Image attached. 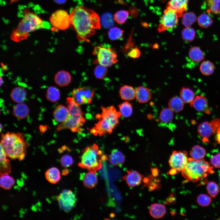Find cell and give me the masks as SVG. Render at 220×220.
Returning a JSON list of instances; mask_svg holds the SVG:
<instances>
[{
    "label": "cell",
    "mask_w": 220,
    "mask_h": 220,
    "mask_svg": "<svg viewBox=\"0 0 220 220\" xmlns=\"http://www.w3.org/2000/svg\"><path fill=\"white\" fill-rule=\"evenodd\" d=\"M71 24L75 30L78 39L89 42V38L101 28L100 19L92 9L82 6L76 7L69 14Z\"/></svg>",
    "instance_id": "6da1fadb"
},
{
    "label": "cell",
    "mask_w": 220,
    "mask_h": 220,
    "mask_svg": "<svg viewBox=\"0 0 220 220\" xmlns=\"http://www.w3.org/2000/svg\"><path fill=\"white\" fill-rule=\"evenodd\" d=\"M24 10L23 17L10 36V39L15 42L27 39L31 32L50 27L49 24L44 22L35 13L27 9Z\"/></svg>",
    "instance_id": "7a4b0ae2"
},
{
    "label": "cell",
    "mask_w": 220,
    "mask_h": 220,
    "mask_svg": "<svg viewBox=\"0 0 220 220\" xmlns=\"http://www.w3.org/2000/svg\"><path fill=\"white\" fill-rule=\"evenodd\" d=\"M0 142L7 157L20 161L24 158L28 145L23 133L8 132L2 134Z\"/></svg>",
    "instance_id": "3957f363"
},
{
    "label": "cell",
    "mask_w": 220,
    "mask_h": 220,
    "mask_svg": "<svg viewBox=\"0 0 220 220\" xmlns=\"http://www.w3.org/2000/svg\"><path fill=\"white\" fill-rule=\"evenodd\" d=\"M101 108V113L96 115L98 121L90 129V133L96 136L111 134L118 124L121 115L120 112L117 111L113 106Z\"/></svg>",
    "instance_id": "277c9868"
},
{
    "label": "cell",
    "mask_w": 220,
    "mask_h": 220,
    "mask_svg": "<svg viewBox=\"0 0 220 220\" xmlns=\"http://www.w3.org/2000/svg\"><path fill=\"white\" fill-rule=\"evenodd\" d=\"M213 167L203 159L197 160L190 157L185 168L181 171L185 178L193 182H197L205 178L210 174L214 172Z\"/></svg>",
    "instance_id": "5b68a950"
},
{
    "label": "cell",
    "mask_w": 220,
    "mask_h": 220,
    "mask_svg": "<svg viewBox=\"0 0 220 220\" xmlns=\"http://www.w3.org/2000/svg\"><path fill=\"white\" fill-rule=\"evenodd\" d=\"M108 159L103 154L96 144L86 147L82 151L81 162L78 164L80 167L87 169L90 172L94 173L102 167V162Z\"/></svg>",
    "instance_id": "8992f818"
},
{
    "label": "cell",
    "mask_w": 220,
    "mask_h": 220,
    "mask_svg": "<svg viewBox=\"0 0 220 220\" xmlns=\"http://www.w3.org/2000/svg\"><path fill=\"white\" fill-rule=\"evenodd\" d=\"M93 54L96 55L95 63L105 67H110L118 61L116 51L111 47L105 46H95Z\"/></svg>",
    "instance_id": "52a82bcc"
},
{
    "label": "cell",
    "mask_w": 220,
    "mask_h": 220,
    "mask_svg": "<svg viewBox=\"0 0 220 220\" xmlns=\"http://www.w3.org/2000/svg\"><path fill=\"white\" fill-rule=\"evenodd\" d=\"M52 30L55 31L64 30L71 24L69 14L65 10H58L53 13L50 18Z\"/></svg>",
    "instance_id": "ba28073f"
},
{
    "label": "cell",
    "mask_w": 220,
    "mask_h": 220,
    "mask_svg": "<svg viewBox=\"0 0 220 220\" xmlns=\"http://www.w3.org/2000/svg\"><path fill=\"white\" fill-rule=\"evenodd\" d=\"M178 17L177 13L167 6L160 19L158 31L160 32L176 27L178 24Z\"/></svg>",
    "instance_id": "9c48e42d"
},
{
    "label": "cell",
    "mask_w": 220,
    "mask_h": 220,
    "mask_svg": "<svg viewBox=\"0 0 220 220\" xmlns=\"http://www.w3.org/2000/svg\"><path fill=\"white\" fill-rule=\"evenodd\" d=\"M60 207L64 211L68 212L75 205L76 196L74 193L69 189L64 190L56 197Z\"/></svg>",
    "instance_id": "30bf717a"
},
{
    "label": "cell",
    "mask_w": 220,
    "mask_h": 220,
    "mask_svg": "<svg viewBox=\"0 0 220 220\" xmlns=\"http://www.w3.org/2000/svg\"><path fill=\"white\" fill-rule=\"evenodd\" d=\"M86 120L83 116H77L69 115L64 122L59 124L56 128L58 131L68 129L72 132L81 131V127L85 123Z\"/></svg>",
    "instance_id": "8fae6325"
},
{
    "label": "cell",
    "mask_w": 220,
    "mask_h": 220,
    "mask_svg": "<svg viewBox=\"0 0 220 220\" xmlns=\"http://www.w3.org/2000/svg\"><path fill=\"white\" fill-rule=\"evenodd\" d=\"M94 89L89 87H83L74 89L72 92V98L80 105L89 104L92 102L94 95Z\"/></svg>",
    "instance_id": "7c38bea8"
},
{
    "label": "cell",
    "mask_w": 220,
    "mask_h": 220,
    "mask_svg": "<svg viewBox=\"0 0 220 220\" xmlns=\"http://www.w3.org/2000/svg\"><path fill=\"white\" fill-rule=\"evenodd\" d=\"M187 153L185 151H174L170 155L169 160L170 167L178 172L181 171L188 162Z\"/></svg>",
    "instance_id": "4fadbf2b"
},
{
    "label": "cell",
    "mask_w": 220,
    "mask_h": 220,
    "mask_svg": "<svg viewBox=\"0 0 220 220\" xmlns=\"http://www.w3.org/2000/svg\"><path fill=\"white\" fill-rule=\"evenodd\" d=\"M127 172L123 180L125 181L129 187H134L141 183L143 175L135 170H127Z\"/></svg>",
    "instance_id": "5bb4252c"
},
{
    "label": "cell",
    "mask_w": 220,
    "mask_h": 220,
    "mask_svg": "<svg viewBox=\"0 0 220 220\" xmlns=\"http://www.w3.org/2000/svg\"><path fill=\"white\" fill-rule=\"evenodd\" d=\"M190 104L191 107L197 111L203 112L208 114L210 113L206 98L204 96H196Z\"/></svg>",
    "instance_id": "9a60e30c"
},
{
    "label": "cell",
    "mask_w": 220,
    "mask_h": 220,
    "mask_svg": "<svg viewBox=\"0 0 220 220\" xmlns=\"http://www.w3.org/2000/svg\"><path fill=\"white\" fill-rule=\"evenodd\" d=\"M189 0H170L167 6L174 10L179 17L187 9Z\"/></svg>",
    "instance_id": "2e32d148"
},
{
    "label": "cell",
    "mask_w": 220,
    "mask_h": 220,
    "mask_svg": "<svg viewBox=\"0 0 220 220\" xmlns=\"http://www.w3.org/2000/svg\"><path fill=\"white\" fill-rule=\"evenodd\" d=\"M80 178L83 185L86 188L92 189L94 187L98 182L97 175L95 173L89 171L85 173L81 174Z\"/></svg>",
    "instance_id": "e0dca14e"
},
{
    "label": "cell",
    "mask_w": 220,
    "mask_h": 220,
    "mask_svg": "<svg viewBox=\"0 0 220 220\" xmlns=\"http://www.w3.org/2000/svg\"><path fill=\"white\" fill-rule=\"evenodd\" d=\"M7 157L0 141V175L9 174L11 171L10 160Z\"/></svg>",
    "instance_id": "ac0fdd59"
},
{
    "label": "cell",
    "mask_w": 220,
    "mask_h": 220,
    "mask_svg": "<svg viewBox=\"0 0 220 220\" xmlns=\"http://www.w3.org/2000/svg\"><path fill=\"white\" fill-rule=\"evenodd\" d=\"M151 92L147 87L139 86L136 90L135 98L139 103H147L151 99Z\"/></svg>",
    "instance_id": "d6986e66"
},
{
    "label": "cell",
    "mask_w": 220,
    "mask_h": 220,
    "mask_svg": "<svg viewBox=\"0 0 220 220\" xmlns=\"http://www.w3.org/2000/svg\"><path fill=\"white\" fill-rule=\"evenodd\" d=\"M71 76L70 73L64 70L58 72L54 77L56 83L62 87L68 86L71 82Z\"/></svg>",
    "instance_id": "ffe728a7"
},
{
    "label": "cell",
    "mask_w": 220,
    "mask_h": 220,
    "mask_svg": "<svg viewBox=\"0 0 220 220\" xmlns=\"http://www.w3.org/2000/svg\"><path fill=\"white\" fill-rule=\"evenodd\" d=\"M69 115L67 107L62 105H59L55 108L53 116L54 119L58 122L63 123L65 121Z\"/></svg>",
    "instance_id": "44dd1931"
},
{
    "label": "cell",
    "mask_w": 220,
    "mask_h": 220,
    "mask_svg": "<svg viewBox=\"0 0 220 220\" xmlns=\"http://www.w3.org/2000/svg\"><path fill=\"white\" fill-rule=\"evenodd\" d=\"M66 104L69 114L72 116H82L84 114L80 106L72 97L67 98Z\"/></svg>",
    "instance_id": "7402d4cb"
},
{
    "label": "cell",
    "mask_w": 220,
    "mask_h": 220,
    "mask_svg": "<svg viewBox=\"0 0 220 220\" xmlns=\"http://www.w3.org/2000/svg\"><path fill=\"white\" fill-rule=\"evenodd\" d=\"M27 92L24 88L18 86L13 88L12 90L10 96L14 102L17 103H21L25 100Z\"/></svg>",
    "instance_id": "603a6c76"
},
{
    "label": "cell",
    "mask_w": 220,
    "mask_h": 220,
    "mask_svg": "<svg viewBox=\"0 0 220 220\" xmlns=\"http://www.w3.org/2000/svg\"><path fill=\"white\" fill-rule=\"evenodd\" d=\"M13 113L17 118L22 119L26 118L29 113V109L28 106L23 103H18L13 108Z\"/></svg>",
    "instance_id": "cb8c5ba5"
},
{
    "label": "cell",
    "mask_w": 220,
    "mask_h": 220,
    "mask_svg": "<svg viewBox=\"0 0 220 220\" xmlns=\"http://www.w3.org/2000/svg\"><path fill=\"white\" fill-rule=\"evenodd\" d=\"M166 209L163 204L158 203L152 204L149 209V213L153 218L159 219L162 218L166 213Z\"/></svg>",
    "instance_id": "d4e9b609"
},
{
    "label": "cell",
    "mask_w": 220,
    "mask_h": 220,
    "mask_svg": "<svg viewBox=\"0 0 220 220\" xmlns=\"http://www.w3.org/2000/svg\"><path fill=\"white\" fill-rule=\"evenodd\" d=\"M109 160L112 165L120 166L124 163L125 157L121 152L117 149H114L111 152Z\"/></svg>",
    "instance_id": "484cf974"
},
{
    "label": "cell",
    "mask_w": 220,
    "mask_h": 220,
    "mask_svg": "<svg viewBox=\"0 0 220 220\" xmlns=\"http://www.w3.org/2000/svg\"><path fill=\"white\" fill-rule=\"evenodd\" d=\"M45 176L47 180L53 184L59 182L61 178L59 170L55 167H52L47 169L45 172Z\"/></svg>",
    "instance_id": "4316f807"
},
{
    "label": "cell",
    "mask_w": 220,
    "mask_h": 220,
    "mask_svg": "<svg viewBox=\"0 0 220 220\" xmlns=\"http://www.w3.org/2000/svg\"><path fill=\"white\" fill-rule=\"evenodd\" d=\"M197 130L199 134L205 139L214 134L211 123L207 121L200 124L198 127Z\"/></svg>",
    "instance_id": "83f0119b"
},
{
    "label": "cell",
    "mask_w": 220,
    "mask_h": 220,
    "mask_svg": "<svg viewBox=\"0 0 220 220\" xmlns=\"http://www.w3.org/2000/svg\"><path fill=\"white\" fill-rule=\"evenodd\" d=\"M119 93L123 100L130 101L135 98L136 90L132 86L124 85L120 88Z\"/></svg>",
    "instance_id": "f1b7e54d"
},
{
    "label": "cell",
    "mask_w": 220,
    "mask_h": 220,
    "mask_svg": "<svg viewBox=\"0 0 220 220\" xmlns=\"http://www.w3.org/2000/svg\"><path fill=\"white\" fill-rule=\"evenodd\" d=\"M184 103L180 97L174 96L170 99L168 102L169 108L173 112L178 113L183 109Z\"/></svg>",
    "instance_id": "f546056e"
},
{
    "label": "cell",
    "mask_w": 220,
    "mask_h": 220,
    "mask_svg": "<svg viewBox=\"0 0 220 220\" xmlns=\"http://www.w3.org/2000/svg\"><path fill=\"white\" fill-rule=\"evenodd\" d=\"M189 56L192 61L196 63L202 61L205 58L202 51L197 46H193L191 48L189 51Z\"/></svg>",
    "instance_id": "4dcf8cb0"
},
{
    "label": "cell",
    "mask_w": 220,
    "mask_h": 220,
    "mask_svg": "<svg viewBox=\"0 0 220 220\" xmlns=\"http://www.w3.org/2000/svg\"><path fill=\"white\" fill-rule=\"evenodd\" d=\"M180 97L185 103H191L195 98L193 91L188 87L182 88L180 92Z\"/></svg>",
    "instance_id": "1f68e13d"
},
{
    "label": "cell",
    "mask_w": 220,
    "mask_h": 220,
    "mask_svg": "<svg viewBox=\"0 0 220 220\" xmlns=\"http://www.w3.org/2000/svg\"><path fill=\"white\" fill-rule=\"evenodd\" d=\"M206 153L205 149L198 145L194 146L189 152L191 157L194 159L199 160L203 159Z\"/></svg>",
    "instance_id": "d6a6232c"
},
{
    "label": "cell",
    "mask_w": 220,
    "mask_h": 220,
    "mask_svg": "<svg viewBox=\"0 0 220 220\" xmlns=\"http://www.w3.org/2000/svg\"><path fill=\"white\" fill-rule=\"evenodd\" d=\"M46 98L48 100L52 102H56L60 98V90L55 86H49L46 91Z\"/></svg>",
    "instance_id": "836d02e7"
},
{
    "label": "cell",
    "mask_w": 220,
    "mask_h": 220,
    "mask_svg": "<svg viewBox=\"0 0 220 220\" xmlns=\"http://www.w3.org/2000/svg\"><path fill=\"white\" fill-rule=\"evenodd\" d=\"M15 181L12 177L6 174L0 176V187L6 190H9L15 184Z\"/></svg>",
    "instance_id": "e575fe53"
},
{
    "label": "cell",
    "mask_w": 220,
    "mask_h": 220,
    "mask_svg": "<svg viewBox=\"0 0 220 220\" xmlns=\"http://www.w3.org/2000/svg\"><path fill=\"white\" fill-rule=\"evenodd\" d=\"M200 69L201 72L204 75H209L214 72L215 65L212 62L210 61H204L201 64Z\"/></svg>",
    "instance_id": "d590c367"
},
{
    "label": "cell",
    "mask_w": 220,
    "mask_h": 220,
    "mask_svg": "<svg viewBox=\"0 0 220 220\" xmlns=\"http://www.w3.org/2000/svg\"><path fill=\"white\" fill-rule=\"evenodd\" d=\"M207 12L220 15V0H206Z\"/></svg>",
    "instance_id": "8d00e7d4"
},
{
    "label": "cell",
    "mask_w": 220,
    "mask_h": 220,
    "mask_svg": "<svg viewBox=\"0 0 220 220\" xmlns=\"http://www.w3.org/2000/svg\"><path fill=\"white\" fill-rule=\"evenodd\" d=\"M183 15L182 23L186 27H190L197 20L196 16L193 12H187Z\"/></svg>",
    "instance_id": "74e56055"
},
{
    "label": "cell",
    "mask_w": 220,
    "mask_h": 220,
    "mask_svg": "<svg viewBox=\"0 0 220 220\" xmlns=\"http://www.w3.org/2000/svg\"><path fill=\"white\" fill-rule=\"evenodd\" d=\"M174 117L173 112L169 108H163L161 111L159 116L160 121L164 123L171 122Z\"/></svg>",
    "instance_id": "f35d334b"
},
{
    "label": "cell",
    "mask_w": 220,
    "mask_h": 220,
    "mask_svg": "<svg viewBox=\"0 0 220 220\" xmlns=\"http://www.w3.org/2000/svg\"><path fill=\"white\" fill-rule=\"evenodd\" d=\"M121 115L124 117H129L132 114V105L128 101L124 102L118 105Z\"/></svg>",
    "instance_id": "ab89813d"
},
{
    "label": "cell",
    "mask_w": 220,
    "mask_h": 220,
    "mask_svg": "<svg viewBox=\"0 0 220 220\" xmlns=\"http://www.w3.org/2000/svg\"><path fill=\"white\" fill-rule=\"evenodd\" d=\"M195 34V30L190 27H186L183 29L181 32L182 39L188 42H190L193 40Z\"/></svg>",
    "instance_id": "60d3db41"
},
{
    "label": "cell",
    "mask_w": 220,
    "mask_h": 220,
    "mask_svg": "<svg viewBox=\"0 0 220 220\" xmlns=\"http://www.w3.org/2000/svg\"><path fill=\"white\" fill-rule=\"evenodd\" d=\"M129 15L128 11L121 10L118 11L115 14L114 19L118 24H122L126 21Z\"/></svg>",
    "instance_id": "b9f144b4"
},
{
    "label": "cell",
    "mask_w": 220,
    "mask_h": 220,
    "mask_svg": "<svg viewBox=\"0 0 220 220\" xmlns=\"http://www.w3.org/2000/svg\"><path fill=\"white\" fill-rule=\"evenodd\" d=\"M198 22L199 25L201 27L207 28L212 24L213 20L208 15L203 13L198 17Z\"/></svg>",
    "instance_id": "7bdbcfd3"
},
{
    "label": "cell",
    "mask_w": 220,
    "mask_h": 220,
    "mask_svg": "<svg viewBox=\"0 0 220 220\" xmlns=\"http://www.w3.org/2000/svg\"><path fill=\"white\" fill-rule=\"evenodd\" d=\"M123 31L120 28L115 27L110 29L108 32L109 38L113 40L120 39L123 35Z\"/></svg>",
    "instance_id": "ee69618b"
},
{
    "label": "cell",
    "mask_w": 220,
    "mask_h": 220,
    "mask_svg": "<svg viewBox=\"0 0 220 220\" xmlns=\"http://www.w3.org/2000/svg\"><path fill=\"white\" fill-rule=\"evenodd\" d=\"M207 189L209 195L212 197H215L220 191L218 185L214 181L209 182L207 185Z\"/></svg>",
    "instance_id": "f6af8a7d"
},
{
    "label": "cell",
    "mask_w": 220,
    "mask_h": 220,
    "mask_svg": "<svg viewBox=\"0 0 220 220\" xmlns=\"http://www.w3.org/2000/svg\"><path fill=\"white\" fill-rule=\"evenodd\" d=\"M108 69L106 67L99 64L96 66L94 70V75L98 79H103L106 75Z\"/></svg>",
    "instance_id": "bcb514c9"
},
{
    "label": "cell",
    "mask_w": 220,
    "mask_h": 220,
    "mask_svg": "<svg viewBox=\"0 0 220 220\" xmlns=\"http://www.w3.org/2000/svg\"><path fill=\"white\" fill-rule=\"evenodd\" d=\"M211 201V197L206 194H201L197 197V202L200 206L206 207L210 205Z\"/></svg>",
    "instance_id": "7dc6e473"
},
{
    "label": "cell",
    "mask_w": 220,
    "mask_h": 220,
    "mask_svg": "<svg viewBox=\"0 0 220 220\" xmlns=\"http://www.w3.org/2000/svg\"><path fill=\"white\" fill-rule=\"evenodd\" d=\"M60 162L62 167L67 168L72 165L73 164V161L71 156L68 154H65L61 158Z\"/></svg>",
    "instance_id": "c3c4849f"
},
{
    "label": "cell",
    "mask_w": 220,
    "mask_h": 220,
    "mask_svg": "<svg viewBox=\"0 0 220 220\" xmlns=\"http://www.w3.org/2000/svg\"><path fill=\"white\" fill-rule=\"evenodd\" d=\"M101 20L103 24L106 28L109 27L113 24V18L110 14L107 13L104 15L102 17Z\"/></svg>",
    "instance_id": "681fc988"
},
{
    "label": "cell",
    "mask_w": 220,
    "mask_h": 220,
    "mask_svg": "<svg viewBox=\"0 0 220 220\" xmlns=\"http://www.w3.org/2000/svg\"><path fill=\"white\" fill-rule=\"evenodd\" d=\"M210 162L213 167L216 168H220V152L211 157Z\"/></svg>",
    "instance_id": "f907efd6"
},
{
    "label": "cell",
    "mask_w": 220,
    "mask_h": 220,
    "mask_svg": "<svg viewBox=\"0 0 220 220\" xmlns=\"http://www.w3.org/2000/svg\"><path fill=\"white\" fill-rule=\"evenodd\" d=\"M140 50L137 48L132 49L127 53L128 56L134 59L138 58L140 56Z\"/></svg>",
    "instance_id": "816d5d0a"
},
{
    "label": "cell",
    "mask_w": 220,
    "mask_h": 220,
    "mask_svg": "<svg viewBox=\"0 0 220 220\" xmlns=\"http://www.w3.org/2000/svg\"><path fill=\"white\" fill-rule=\"evenodd\" d=\"M210 123L212 126L215 134L217 132L218 128L220 127V119H215L211 122Z\"/></svg>",
    "instance_id": "f5cc1de1"
},
{
    "label": "cell",
    "mask_w": 220,
    "mask_h": 220,
    "mask_svg": "<svg viewBox=\"0 0 220 220\" xmlns=\"http://www.w3.org/2000/svg\"><path fill=\"white\" fill-rule=\"evenodd\" d=\"M152 173L153 176H156L158 174V171L156 168H153L152 169Z\"/></svg>",
    "instance_id": "db71d44e"
},
{
    "label": "cell",
    "mask_w": 220,
    "mask_h": 220,
    "mask_svg": "<svg viewBox=\"0 0 220 220\" xmlns=\"http://www.w3.org/2000/svg\"><path fill=\"white\" fill-rule=\"evenodd\" d=\"M54 1L56 3L58 4H62L65 3L66 2V0H54Z\"/></svg>",
    "instance_id": "11a10c76"
},
{
    "label": "cell",
    "mask_w": 220,
    "mask_h": 220,
    "mask_svg": "<svg viewBox=\"0 0 220 220\" xmlns=\"http://www.w3.org/2000/svg\"><path fill=\"white\" fill-rule=\"evenodd\" d=\"M177 172L176 170L172 168L170 170L169 173L170 175H172L175 174Z\"/></svg>",
    "instance_id": "9f6ffc18"
},
{
    "label": "cell",
    "mask_w": 220,
    "mask_h": 220,
    "mask_svg": "<svg viewBox=\"0 0 220 220\" xmlns=\"http://www.w3.org/2000/svg\"><path fill=\"white\" fill-rule=\"evenodd\" d=\"M217 141L218 143H220V127L218 129L217 131Z\"/></svg>",
    "instance_id": "6f0895ef"
},
{
    "label": "cell",
    "mask_w": 220,
    "mask_h": 220,
    "mask_svg": "<svg viewBox=\"0 0 220 220\" xmlns=\"http://www.w3.org/2000/svg\"><path fill=\"white\" fill-rule=\"evenodd\" d=\"M41 126V127H40V131L42 132H45L46 130V127L42 126Z\"/></svg>",
    "instance_id": "680465c9"
},
{
    "label": "cell",
    "mask_w": 220,
    "mask_h": 220,
    "mask_svg": "<svg viewBox=\"0 0 220 220\" xmlns=\"http://www.w3.org/2000/svg\"><path fill=\"white\" fill-rule=\"evenodd\" d=\"M3 83V80L2 78L0 76V87L2 86Z\"/></svg>",
    "instance_id": "91938a15"
},
{
    "label": "cell",
    "mask_w": 220,
    "mask_h": 220,
    "mask_svg": "<svg viewBox=\"0 0 220 220\" xmlns=\"http://www.w3.org/2000/svg\"><path fill=\"white\" fill-rule=\"evenodd\" d=\"M3 129V127L2 125L0 123V133L2 132Z\"/></svg>",
    "instance_id": "94428289"
},
{
    "label": "cell",
    "mask_w": 220,
    "mask_h": 220,
    "mask_svg": "<svg viewBox=\"0 0 220 220\" xmlns=\"http://www.w3.org/2000/svg\"><path fill=\"white\" fill-rule=\"evenodd\" d=\"M158 47V45L157 44H155L153 46V48L154 49H157Z\"/></svg>",
    "instance_id": "6125c7cd"
},
{
    "label": "cell",
    "mask_w": 220,
    "mask_h": 220,
    "mask_svg": "<svg viewBox=\"0 0 220 220\" xmlns=\"http://www.w3.org/2000/svg\"><path fill=\"white\" fill-rule=\"evenodd\" d=\"M18 0H10V2L11 3H13L15 2H16Z\"/></svg>",
    "instance_id": "be15d7a7"
},
{
    "label": "cell",
    "mask_w": 220,
    "mask_h": 220,
    "mask_svg": "<svg viewBox=\"0 0 220 220\" xmlns=\"http://www.w3.org/2000/svg\"><path fill=\"white\" fill-rule=\"evenodd\" d=\"M0 114H1V110H0Z\"/></svg>",
    "instance_id": "e7e4bbea"
}]
</instances>
